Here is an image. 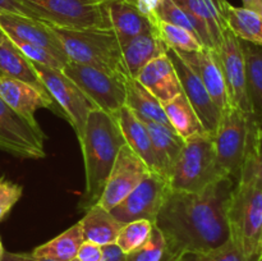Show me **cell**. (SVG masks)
<instances>
[{"label":"cell","mask_w":262,"mask_h":261,"mask_svg":"<svg viewBox=\"0 0 262 261\" xmlns=\"http://www.w3.org/2000/svg\"><path fill=\"white\" fill-rule=\"evenodd\" d=\"M0 99L20 117L36 125L38 124L35 118L36 110L42 107L53 109L55 105L48 91H42L32 84L13 79L4 74H0Z\"/></svg>","instance_id":"cell-17"},{"label":"cell","mask_w":262,"mask_h":261,"mask_svg":"<svg viewBox=\"0 0 262 261\" xmlns=\"http://www.w3.org/2000/svg\"><path fill=\"white\" fill-rule=\"evenodd\" d=\"M161 105L169 124L171 125L174 132L184 141L191 138L192 136L206 133L191 102L187 100L183 92L169 101L161 102Z\"/></svg>","instance_id":"cell-26"},{"label":"cell","mask_w":262,"mask_h":261,"mask_svg":"<svg viewBox=\"0 0 262 261\" xmlns=\"http://www.w3.org/2000/svg\"><path fill=\"white\" fill-rule=\"evenodd\" d=\"M61 71L91 100L96 109L117 117L125 105L128 78L71 60Z\"/></svg>","instance_id":"cell-6"},{"label":"cell","mask_w":262,"mask_h":261,"mask_svg":"<svg viewBox=\"0 0 262 261\" xmlns=\"http://www.w3.org/2000/svg\"><path fill=\"white\" fill-rule=\"evenodd\" d=\"M232 240L250 261L257 260L262 238V168L260 128L251 123L248 146L228 210Z\"/></svg>","instance_id":"cell-2"},{"label":"cell","mask_w":262,"mask_h":261,"mask_svg":"<svg viewBox=\"0 0 262 261\" xmlns=\"http://www.w3.org/2000/svg\"><path fill=\"white\" fill-rule=\"evenodd\" d=\"M2 261H53V260L37 257V256H33L32 253H14V252H7V251H5L4 255H3Z\"/></svg>","instance_id":"cell-42"},{"label":"cell","mask_w":262,"mask_h":261,"mask_svg":"<svg viewBox=\"0 0 262 261\" xmlns=\"http://www.w3.org/2000/svg\"><path fill=\"white\" fill-rule=\"evenodd\" d=\"M260 161H261V168H262V145L260 142Z\"/></svg>","instance_id":"cell-48"},{"label":"cell","mask_w":262,"mask_h":261,"mask_svg":"<svg viewBox=\"0 0 262 261\" xmlns=\"http://www.w3.org/2000/svg\"><path fill=\"white\" fill-rule=\"evenodd\" d=\"M181 8L196 19L209 32L217 50L223 41V33L228 26L225 22V12L229 4L228 0H174Z\"/></svg>","instance_id":"cell-20"},{"label":"cell","mask_w":262,"mask_h":261,"mask_svg":"<svg viewBox=\"0 0 262 261\" xmlns=\"http://www.w3.org/2000/svg\"><path fill=\"white\" fill-rule=\"evenodd\" d=\"M261 253H262V252H261ZM261 253H260V255H261Z\"/></svg>","instance_id":"cell-52"},{"label":"cell","mask_w":262,"mask_h":261,"mask_svg":"<svg viewBox=\"0 0 262 261\" xmlns=\"http://www.w3.org/2000/svg\"><path fill=\"white\" fill-rule=\"evenodd\" d=\"M248 10H252V12L257 13L258 15L262 17V0H255V2L251 4V7L248 8Z\"/></svg>","instance_id":"cell-43"},{"label":"cell","mask_w":262,"mask_h":261,"mask_svg":"<svg viewBox=\"0 0 262 261\" xmlns=\"http://www.w3.org/2000/svg\"><path fill=\"white\" fill-rule=\"evenodd\" d=\"M101 261H125V255L115 243L102 246V260Z\"/></svg>","instance_id":"cell-41"},{"label":"cell","mask_w":262,"mask_h":261,"mask_svg":"<svg viewBox=\"0 0 262 261\" xmlns=\"http://www.w3.org/2000/svg\"><path fill=\"white\" fill-rule=\"evenodd\" d=\"M0 74L46 91L40 77L36 73L32 61L26 58L9 37L0 45Z\"/></svg>","instance_id":"cell-27"},{"label":"cell","mask_w":262,"mask_h":261,"mask_svg":"<svg viewBox=\"0 0 262 261\" xmlns=\"http://www.w3.org/2000/svg\"><path fill=\"white\" fill-rule=\"evenodd\" d=\"M256 261H262V253H261L260 256H258V257H257V260H256Z\"/></svg>","instance_id":"cell-50"},{"label":"cell","mask_w":262,"mask_h":261,"mask_svg":"<svg viewBox=\"0 0 262 261\" xmlns=\"http://www.w3.org/2000/svg\"><path fill=\"white\" fill-rule=\"evenodd\" d=\"M125 105L141 119L152 120V122L160 123V124L173 129L166 119L161 102L147 89H145L137 79H127Z\"/></svg>","instance_id":"cell-28"},{"label":"cell","mask_w":262,"mask_h":261,"mask_svg":"<svg viewBox=\"0 0 262 261\" xmlns=\"http://www.w3.org/2000/svg\"><path fill=\"white\" fill-rule=\"evenodd\" d=\"M262 252V238H261V247H260V253ZM258 256H260V255H258Z\"/></svg>","instance_id":"cell-51"},{"label":"cell","mask_w":262,"mask_h":261,"mask_svg":"<svg viewBox=\"0 0 262 261\" xmlns=\"http://www.w3.org/2000/svg\"><path fill=\"white\" fill-rule=\"evenodd\" d=\"M253 2H255V0H242L243 8H246V9H248V8L251 7V4H252Z\"/></svg>","instance_id":"cell-45"},{"label":"cell","mask_w":262,"mask_h":261,"mask_svg":"<svg viewBox=\"0 0 262 261\" xmlns=\"http://www.w3.org/2000/svg\"><path fill=\"white\" fill-rule=\"evenodd\" d=\"M7 38H8V36L5 35V32H4V31H3L2 28H0V45H2V44L4 42V41L7 40Z\"/></svg>","instance_id":"cell-44"},{"label":"cell","mask_w":262,"mask_h":261,"mask_svg":"<svg viewBox=\"0 0 262 261\" xmlns=\"http://www.w3.org/2000/svg\"><path fill=\"white\" fill-rule=\"evenodd\" d=\"M234 184L227 176L199 192L169 191L154 224L177 256L202 255L232 240L228 210Z\"/></svg>","instance_id":"cell-1"},{"label":"cell","mask_w":262,"mask_h":261,"mask_svg":"<svg viewBox=\"0 0 262 261\" xmlns=\"http://www.w3.org/2000/svg\"><path fill=\"white\" fill-rule=\"evenodd\" d=\"M10 40V38H9ZM15 46L18 48V50L23 54L27 59H30L33 63L41 64V66L50 67V68H56V69H63V63L56 58L55 55L48 51L46 49L41 48V46L33 45V44L25 42V41L19 40H10Z\"/></svg>","instance_id":"cell-35"},{"label":"cell","mask_w":262,"mask_h":261,"mask_svg":"<svg viewBox=\"0 0 262 261\" xmlns=\"http://www.w3.org/2000/svg\"><path fill=\"white\" fill-rule=\"evenodd\" d=\"M216 53L227 84L230 104L252 118L247 91L245 53L241 40L229 28H227L223 33V41Z\"/></svg>","instance_id":"cell-12"},{"label":"cell","mask_w":262,"mask_h":261,"mask_svg":"<svg viewBox=\"0 0 262 261\" xmlns=\"http://www.w3.org/2000/svg\"><path fill=\"white\" fill-rule=\"evenodd\" d=\"M117 119L125 143L145 161L151 171L159 174L158 161H156L150 133H148L147 128L143 124L142 120L127 105H124L119 110Z\"/></svg>","instance_id":"cell-21"},{"label":"cell","mask_w":262,"mask_h":261,"mask_svg":"<svg viewBox=\"0 0 262 261\" xmlns=\"http://www.w3.org/2000/svg\"><path fill=\"white\" fill-rule=\"evenodd\" d=\"M120 48L130 78H136L151 60L166 54L168 49L156 31L136 36L120 45Z\"/></svg>","instance_id":"cell-22"},{"label":"cell","mask_w":262,"mask_h":261,"mask_svg":"<svg viewBox=\"0 0 262 261\" xmlns=\"http://www.w3.org/2000/svg\"><path fill=\"white\" fill-rule=\"evenodd\" d=\"M102 260V246L96 243L84 241L79 247L76 257L72 261H101Z\"/></svg>","instance_id":"cell-39"},{"label":"cell","mask_w":262,"mask_h":261,"mask_svg":"<svg viewBox=\"0 0 262 261\" xmlns=\"http://www.w3.org/2000/svg\"><path fill=\"white\" fill-rule=\"evenodd\" d=\"M252 118L235 106L222 113L219 127L214 135L217 165L224 176L237 179L245 160Z\"/></svg>","instance_id":"cell-8"},{"label":"cell","mask_w":262,"mask_h":261,"mask_svg":"<svg viewBox=\"0 0 262 261\" xmlns=\"http://www.w3.org/2000/svg\"><path fill=\"white\" fill-rule=\"evenodd\" d=\"M177 53L201 79L220 112H225L228 107L232 106L216 50L204 48L199 51H189V53L177 51Z\"/></svg>","instance_id":"cell-16"},{"label":"cell","mask_w":262,"mask_h":261,"mask_svg":"<svg viewBox=\"0 0 262 261\" xmlns=\"http://www.w3.org/2000/svg\"><path fill=\"white\" fill-rule=\"evenodd\" d=\"M50 27L60 40L71 61L129 78L119 40L113 28L72 30L54 26Z\"/></svg>","instance_id":"cell-4"},{"label":"cell","mask_w":262,"mask_h":261,"mask_svg":"<svg viewBox=\"0 0 262 261\" xmlns=\"http://www.w3.org/2000/svg\"><path fill=\"white\" fill-rule=\"evenodd\" d=\"M83 242V233L78 222L49 242L37 246L31 253L53 261H72Z\"/></svg>","instance_id":"cell-29"},{"label":"cell","mask_w":262,"mask_h":261,"mask_svg":"<svg viewBox=\"0 0 262 261\" xmlns=\"http://www.w3.org/2000/svg\"><path fill=\"white\" fill-rule=\"evenodd\" d=\"M40 17L42 22L54 27L110 28L104 4L90 0H22Z\"/></svg>","instance_id":"cell-7"},{"label":"cell","mask_w":262,"mask_h":261,"mask_svg":"<svg viewBox=\"0 0 262 261\" xmlns=\"http://www.w3.org/2000/svg\"><path fill=\"white\" fill-rule=\"evenodd\" d=\"M141 120L150 133L156 161H158L159 174L169 182L171 169H173L174 163H176L177 158H178L179 153L183 147L184 140L179 137L173 129L160 124V123L147 119Z\"/></svg>","instance_id":"cell-23"},{"label":"cell","mask_w":262,"mask_h":261,"mask_svg":"<svg viewBox=\"0 0 262 261\" xmlns=\"http://www.w3.org/2000/svg\"><path fill=\"white\" fill-rule=\"evenodd\" d=\"M4 252H5V250H4V247H3L2 240H0V261H2V258H3V255H4Z\"/></svg>","instance_id":"cell-46"},{"label":"cell","mask_w":262,"mask_h":261,"mask_svg":"<svg viewBox=\"0 0 262 261\" xmlns=\"http://www.w3.org/2000/svg\"><path fill=\"white\" fill-rule=\"evenodd\" d=\"M135 79L160 102L169 101L182 92L178 74L166 54L151 60Z\"/></svg>","instance_id":"cell-19"},{"label":"cell","mask_w":262,"mask_h":261,"mask_svg":"<svg viewBox=\"0 0 262 261\" xmlns=\"http://www.w3.org/2000/svg\"><path fill=\"white\" fill-rule=\"evenodd\" d=\"M79 224L84 241L96 243L99 246L113 245L124 224L118 222L112 212L100 204L94 205L86 210Z\"/></svg>","instance_id":"cell-24"},{"label":"cell","mask_w":262,"mask_h":261,"mask_svg":"<svg viewBox=\"0 0 262 261\" xmlns=\"http://www.w3.org/2000/svg\"><path fill=\"white\" fill-rule=\"evenodd\" d=\"M155 28L159 37L163 40L168 49L189 53V51H199L205 48L196 35L178 26L156 19Z\"/></svg>","instance_id":"cell-33"},{"label":"cell","mask_w":262,"mask_h":261,"mask_svg":"<svg viewBox=\"0 0 262 261\" xmlns=\"http://www.w3.org/2000/svg\"><path fill=\"white\" fill-rule=\"evenodd\" d=\"M91 3H94V4H104L105 2H107V0H90Z\"/></svg>","instance_id":"cell-47"},{"label":"cell","mask_w":262,"mask_h":261,"mask_svg":"<svg viewBox=\"0 0 262 261\" xmlns=\"http://www.w3.org/2000/svg\"><path fill=\"white\" fill-rule=\"evenodd\" d=\"M155 18L189 31L199 37L205 48L214 49L209 32L199 22H196V19L191 14H188L183 8L179 7L174 0H161L155 10Z\"/></svg>","instance_id":"cell-31"},{"label":"cell","mask_w":262,"mask_h":261,"mask_svg":"<svg viewBox=\"0 0 262 261\" xmlns=\"http://www.w3.org/2000/svg\"><path fill=\"white\" fill-rule=\"evenodd\" d=\"M166 55L176 68L179 82H181L182 92L186 95L187 100L191 102L205 132L214 137L217 127H219L220 119H222V112L212 101L211 96L207 92L206 87L204 86L201 79L184 63L179 54L173 49H166Z\"/></svg>","instance_id":"cell-14"},{"label":"cell","mask_w":262,"mask_h":261,"mask_svg":"<svg viewBox=\"0 0 262 261\" xmlns=\"http://www.w3.org/2000/svg\"><path fill=\"white\" fill-rule=\"evenodd\" d=\"M152 228L154 223L146 219H138L127 223L120 229L115 245L123 251L124 255H128L140 248L148 240Z\"/></svg>","instance_id":"cell-34"},{"label":"cell","mask_w":262,"mask_h":261,"mask_svg":"<svg viewBox=\"0 0 262 261\" xmlns=\"http://www.w3.org/2000/svg\"><path fill=\"white\" fill-rule=\"evenodd\" d=\"M23 188L17 183L0 178V222L22 197Z\"/></svg>","instance_id":"cell-37"},{"label":"cell","mask_w":262,"mask_h":261,"mask_svg":"<svg viewBox=\"0 0 262 261\" xmlns=\"http://www.w3.org/2000/svg\"><path fill=\"white\" fill-rule=\"evenodd\" d=\"M142 14L147 15L152 20H156L155 10L158 5L160 4L161 0H129Z\"/></svg>","instance_id":"cell-40"},{"label":"cell","mask_w":262,"mask_h":261,"mask_svg":"<svg viewBox=\"0 0 262 261\" xmlns=\"http://www.w3.org/2000/svg\"><path fill=\"white\" fill-rule=\"evenodd\" d=\"M0 13H10V14L23 15V17L41 20L40 17L31 8H28L22 0H0Z\"/></svg>","instance_id":"cell-38"},{"label":"cell","mask_w":262,"mask_h":261,"mask_svg":"<svg viewBox=\"0 0 262 261\" xmlns=\"http://www.w3.org/2000/svg\"><path fill=\"white\" fill-rule=\"evenodd\" d=\"M32 66L46 91L60 107L61 115L68 119L76 132L77 138L81 141L84 135L87 118L92 110L96 109V106L79 90V87L63 73L61 69L50 68L33 61Z\"/></svg>","instance_id":"cell-9"},{"label":"cell","mask_w":262,"mask_h":261,"mask_svg":"<svg viewBox=\"0 0 262 261\" xmlns=\"http://www.w3.org/2000/svg\"><path fill=\"white\" fill-rule=\"evenodd\" d=\"M228 28L239 40L262 46V17L243 7H234L229 3L225 12Z\"/></svg>","instance_id":"cell-30"},{"label":"cell","mask_w":262,"mask_h":261,"mask_svg":"<svg viewBox=\"0 0 262 261\" xmlns=\"http://www.w3.org/2000/svg\"><path fill=\"white\" fill-rule=\"evenodd\" d=\"M45 140L40 124L26 120L0 99V150L20 159H42Z\"/></svg>","instance_id":"cell-10"},{"label":"cell","mask_w":262,"mask_h":261,"mask_svg":"<svg viewBox=\"0 0 262 261\" xmlns=\"http://www.w3.org/2000/svg\"><path fill=\"white\" fill-rule=\"evenodd\" d=\"M246 59L247 91L253 122L262 132V46L241 40Z\"/></svg>","instance_id":"cell-25"},{"label":"cell","mask_w":262,"mask_h":261,"mask_svg":"<svg viewBox=\"0 0 262 261\" xmlns=\"http://www.w3.org/2000/svg\"><path fill=\"white\" fill-rule=\"evenodd\" d=\"M169 191V182L160 174L151 171L119 205L113 207L110 212L122 224L138 219L155 223Z\"/></svg>","instance_id":"cell-11"},{"label":"cell","mask_w":262,"mask_h":261,"mask_svg":"<svg viewBox=\"0 0 262 261\" xmlns=\"http://www.w3.org/2000/svg\"><path fill=\"white\" fill-rule=\"evenodd\" d=\"M150 168L145 161L125 143L120 147L112 171L109 174L104 192L97 204L106 210L119 205L148 174Z\"/></svg>","instance_id":"cell-13"},{"label":"cell","mask_w":262,"mask_h":261,"mask_svg":"<svg viewBox=\"0 0 262 261\" xmlns=\"http://www.w3.org/2000/svg\"><path fill=\"white\" fill-rule=\"evenodd\" d=\"M79 145L86 177V187L79 207L86 211L99 202L118 153L125 145L117 117L100 109L92 110L87 118L84 135Z\"/></svg>","instance_id":"cell-3"},{"label":"cell","mask_w":262,"mask_h":261,"mask_svg":"<svg viewBox=\"0 0 262 261\" xmlns=\"http://www.w3.org/2000/svg\"><path fill=\"white\" fill-rule=\"evenodd\" d=\"M192 257L194 261H250L233 240H229L225 245L210 252L192 256Z\"/></svg>","instance_id":"cell-36"},{"label":"cell","mask_w":262,"mask_h":261,"mask_svg":"<svg viewBox=\"0 0 262 261\" xmlns=\"http://www.w3.org/2000/svg\"><path fill=\"white\" fill-rule=\"evenodd\" d=\"M171 251L165 235L154 224L148 240L133 252L125 255V261H183Z\"/></svg>","instance_id":"cell-32"},{"label":"cell","mask_w":262,"mask_h":261,"mask_svg":"<svg viewBox=\"0 0 262 261\" xmlns=\"http://www.w3.org/2000/svg\"><path fill=\"white\" fill-rule=\"evenodd\" d=\"M223 177L227 176L217 165L214 140L201 133L184 141L171 169L169 186L173 191L199 192Z\"/></svg>","instance_id":"cell-5"},{"label":"cell","mask_w":262,"mask_h":261,"mask_svg":"<svg viewBox=\"0 0 262 261\" xmlns=\"http://www.w3.org/2000/svg\"><path fill=\"white\" fill-rule=\"evenodd\" d=\"M0 28L10 40L25 41L46 49L55 55L63 66L69 61L60 40L48 23L23 15L0 13Z\"/></svg>","instance_id":"cell-15"},{"label":"cell","mask_w":262,"mask_h":261,"mask_svg":"<svg viewBox=\"0 0 262 261\" xmlns=\"http://www.w3.org/2000/svg\"><path fill=\"white\" fill-rule=\"evenodd\" d=\"M104 7L120 45L136 36L156 31V20L142 14L129 0H107Z\"/></svg>","instance_id":"cell-18"},{"label":"cell","mask_w":262,"mask_h":261,"mask_svg":"<svg viewBox=\"0 0 262 261\" xmlns=\"http://www.w3.org/2000/svg\"><path fill=\"white\" fill-rule=\"evenodd\" d=\"M183 261H194V260H193V257H192V256H187V257L184 258Z\"/></svg>","instance_id":"cell-49"}]
</instances>
